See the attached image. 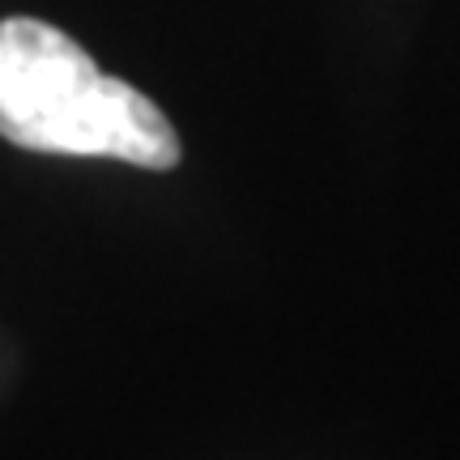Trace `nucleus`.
I'll list each match as a JSON object with an SVG mask.
<instances>
[{"mask_svg":"<svg viewBox=\"0 0 460 460\" xmlns=\"http://www.w3.org/2000/svg\"><path fill=\"white\" fill-rule=\"evenodd\" d=\"M0 137L34 154L119 158L146 171H171L183 154L158 102L39 17H0Z\"/></svg>","mask_w":460,"mask_h":460,"instance_id":"f257e3e1","label":"nucleus"}]
</instances>
